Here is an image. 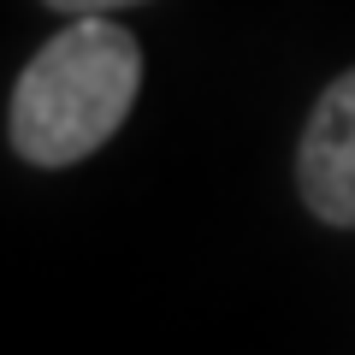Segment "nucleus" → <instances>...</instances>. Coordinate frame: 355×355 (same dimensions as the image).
<instances>
[{"mask_svg":"<svg viewBox=\"0 0 355 355\" xmlns=\"http://www.w3.org/2000/svg\"><path fill=\"white\" fill-rule=\"evenodd\" d=\"M142 89V48L119 18H71L18 71L6 142L30 166H77L113 142Z\"/></svg>","mask_w":355,"mask_h":355,"instance_id":"nucleus-1","label":"nucleus"},{"mask_svg":"<svg viewBox=\"0 0 355 355\" xmlns=\"http://www.w3.org/2000/svg\"><path fill=\"white\" fill-rule=\"evenodd\" d=\"M296 190L326 225H355V65L331 77L296 142Z\"/></svg>","mask_w":355,"mask_h":355,"instance_id":"nucleus-2","label":"nucleus"},{"mask_svg":"<svg viewBox=\"0 0 355 355\" xmlns=\"http://www.w3.org/2000/svg\"><path fill=\"white\" fill-rule=\"evenodd\" d=\"M42 6H53V12H65V18H113V12H125V6H142V0H42Z\"/></svg>","mask_w":355,"mask_h":355,"instance_id":"nucleus-3","label":"nucleus"}]
</instances>
